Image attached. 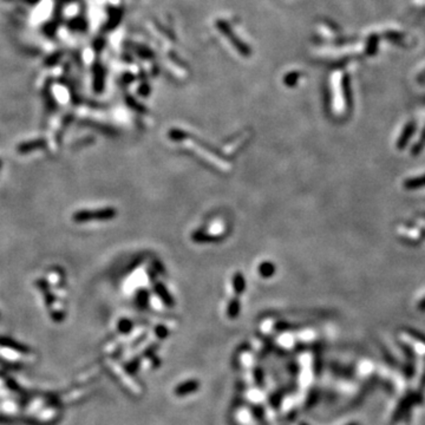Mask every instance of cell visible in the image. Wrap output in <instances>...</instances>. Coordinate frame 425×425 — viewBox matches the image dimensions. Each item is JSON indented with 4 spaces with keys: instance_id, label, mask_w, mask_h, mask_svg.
<instances>
[{
    "instance_id": "7",
    "label": "cell",
    "mask_w": 425,
    "mask_h": 425,
    "mask_svg": "<svg viewBox=\"0 0 425 425\" xmlns=\"http://www.w3.org/2000/svg\"><path fill=\"white\" fill-rule=\"evenodd\" d=\"M69 27H70V30H72V31L87 32L88 31L87 19H85L84 17L72 18V19L69 21Z\"/></svg>"
},
{
    "instance_id": "2",
    "label": "cell",
    "mask_w": 425,
    "mask_h": 425,
    "mask_svg": "<svg viewBox=\"0 0 425 425\" xmlns=\"http://www.w3.org/2000/svg\"><path fill=\"white\" fill-rule=\"evenodd\" d=\"M416 129H417V124H416V122L414 121L409 122V123L405 125L404 130H403V133L400 134L398 141H397V144H396L397 149L403 150V149L406 148V145L409 144L411 137L414 136V134L416 133Z\"/></svg>"
},
{
    "instance_id": "16",
    "label": "cell",
    "mask_w": 425,
    "mask_h": 425,
    "mask_svg": "<svg viewBox=\"0 0 425 425\" xmlns=\"http://www.w3.org/2000/svg\"><path fill=\"white\" fill-rule=\"evenodd\" d=\"M133 76H134V75H130V73H127V75H124V76H123V81L125 82V83H129V82H133L134 79H135V78L133 77Z\"/></svg>"
},
{
    "instance_id": "4",
    "label": "cell",
    "mask_w": 425,
    "mask_h": 425,
    "mask_svg": "<svg viewBox=\"0 0 425 425\" xmlns=\"http://www.w3.org/2000/svg\"><path fill=\"white\" fill-rule=\"evenodd\" d=\"M218 26H219V29L221 30V32H222V33H225V35L227 36L229 39H231V42L233 43L234 47H236V48H237L238 51L241 52V53H242V54H246V56H247V54H249V48L247 47H244L243 43H241L240 41H238L237 37H236V38H235L234 33L232 32L231 27H229V26L227 25V24L223 23V21H218Z\"/></svg>"
},
{
    "instance_id": "9",
    "label": "cell",
    "mask_w": 425,
    "mask_h": 425,
    "mask_svg": "<svg viewBox=\"0 0 425 425\" xmlns=\"http://www.w3.org/2000/svg\"><path fill=\"white\" fill-rule=\"evenodd\" d=\"M425 148V127L422 130L420 139L417 140V142L415 143V145L411 149V155L412 156H418Z\"/></svg>"
},
{
    "instance_id": "6",
    "label": "cell",
    "mask_w": 425,
    "mask_h": 425,
    "mask_svg": "<svg viewBox=\"0 0 425 425\" xmlns=\"http://www.w3.org/2000/svg\"><path fill=\"white\" fill-rule=\"evenodd\" d=\"M403 186H404L406 190H416V189L425 187V174H423V175L421 176H416V177H411V179H408Z\"/></svg>"
},
{
    "instance_id": "11",
    "label": "cell",
    "mask_w": 425,
    "mask_h": 425,
    "mask_svg": "<svg viewBox=\"0 0 425 425\" xmlns=\"http://www.w3.org/2000/svg\"><path fill=\"white\" fill-rule=\"evenodd\" d=\"M405 332L411 335L412 338H415L416 340H418L420 342H422V344L425 345V334L423 332L418 331V330H415V329H410V327H406Z\"/></svg>"
},
{
    "instance_id": "12",
    "label": "cell",
    "mask_w": 425,
    "mask_h": 425,
    "mask_svg": "<svg viewBox=\"0 0 425 425\" xmlns=\"http://www.w3.org/2000/svg\"><path fill=\"white\" fill-rule=\"evenodd\" d=\"M0 344L4 345V346L14 348V350L19 351V352H24V353L27 352V350L25 347L21 346L20 344H17V342H14V341H10L8 339H1V340H0Z\"/></svg>"
},
{
    "instance_id": "15",
    "label": "cell",
    "mask_w": 425,
    "mask_h": 425,
    "mask_svg": "<svg viewBox=\"0 0 425 425\" xmlns=\"http://www.w3.org/2000/svg\"><path fill=\"white\" fill-rule=\"evenodd\" d=\"M4 1L7 2H12V1H19V2H24V4L30 5V6H35L37 4H39L41 2V0H4Z\"/></svg>"
},
{
    "instance_id": "8",
    "label": "cell",
    "mask_w": 425,
    "mask_h": 425,
    "mask_svg": "<svg viewBox=\"0 0 425 425\" xmlns=\"http://www.w3.org/2000/svg\"><path fill=\"white\" fill-rule=\"evenodd\" d=\"M63 56H64L63 51L53 52V53H51L50 56L44 59V66L45 68H53V66H56L57 64L62 60Z\"/></svg>"
},
{
    "instance_id": "10",
    "label": "cell",
    "mask_w": 425,
    "mask_h": 425,
    "mask_svg": "<svg viewBox=\"0 0 425 425\" xmlns=\"http://www.w3.org/2000/svg\"><path fill=\"white\" fill-rule=\"evenodd\" d=\"M57 30H58V23H57L56 18H54V20H52V21H50V23L45 24L43 31H44V33L47 37H53L54 35H56Z\"/></svg>"
},
{
    "instance_id": "1",
    "label": "cell",
    "mask_w": 425,
    "mask_h": 425,
    "mask_svg": "<svg viewBox=\"0 0 425 425\" xmlns=\"http://www.w3.org/2000/svg\"><path fill=\"white\" fill-rule=\"evenodd\" d=\"M115 212L111 209L106 210H97V212H79L75 214V221H90V220H105L110 219L114 215Z\"/></svg>"
},
{
    "instance_id": "13",
    "label": "cell",
    "mask_w": 425,
    "mask_h": 425,
    "mask_svg": "<svg viewBox=\"0 0 425 425\" xmlns=\"http://www.w3.org/2000/svg\"><path fill=\"white\" fill-rule=\"evenodd\" d=\"M104 47H105V39L102 38V37H98L97 39H94L93 43L94 51L97 52V53H99L100 51L104 50Z\"/></svg>"
},
{
    "instance_id": "3",
    "label": "cell",
    "mask_w": 425,
    "mask_h": 425,
    "mask_svg": "<svg viewBox=\"0 0 425 425\" xmlns=\"http://www.w3.org/2000/svg\"><path fill=\"white\" fill-rule=\"evenodd\" d=\"M105 84V70L99 62L94 64V90L100 94L104 90Z\"/></svg>"
},
{
    "instance_id": "5",
    "label": "cell",
    "mask_w": 425,
    "mask_h": 425,
    "mask_svg": "<svg viewBox=\"0 0 425 425\" xmlns=\"http://www.w3.org/2000/svg\"><path fill=\"white\" fill-rule=\"evenodd\" d=\"M108 13H109V19L106 21L105 25L103 26V31H106V32L115 30V27L121 23L122 16H123V11H122V8L109 7Z\"/></svg>"
},
{
    "instance_id": "17",
    "label": "cell",
    "mask_w": 425,
    "mask_h": 425,
    "mask_svg": "<svg viewBox=\"0 0 425 425\" xmlns=\"http://www.w3.org/2000/svg\"><path fill=\"white\" fill-rule=\"evenodd\" d=\"M420 310L425 311V298L422 299V301L420 302Z\"/></svg>"
},
{
    "instance_id": "14",
    "label": "cell",
    "mask_w": 425,
    "mask_h": 425,
    "mask_svg": "<svg viewBox=\"0 0 425 425\" xmlns=\"http://www.w3.org/2000/svg\"><path fill=\"white\" fill-rule=\"evenodd\" d=\"M135 51L137 52V54L143 58H152V52L146 50L145 47H135Z\"/></svg>"
}]
</instances>
